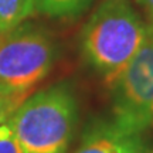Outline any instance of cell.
<instances>
[{
  "label": "cell",
  "instance_id": "1",
  "mask_svg": "<svg viewBox=\"0 0 153 153\" xmlns=\"http://www.w3.org/2000/svg\"><path fill=\"white\" fill-rule=\"evenodd\" d=\"M146 33L131 0H101L79 33L84 62L109 88L133 58Z\"/></svg>",
  "mask_w": 153,
  "mask_h": 153
},
{
  "label": "cell",
  "instance_id": "2",
  "mask_svg": "<svg viewBox=\"0 0 153 153\" xmlns=\"http://www.w3.org/2000/svg\"><path fill=\"white\" fill-rule=\"evenodd\" d=\"M78 119V98L70 82L30 94L9 118L23 153H67Z\"/></svg>",
  "mask_w": 153,
  "mask_h": 153
},
{
  "label": "cell",
  "instance_id": "3",
  "mask_svg": "<svg viewBox=\"0 0 153 153\" xmlns=\"http://www.w3.org/2000/svg\"><path fill=\"white\" fill-rule=\"evenodd\" d=\"M57 55L53 34L33 22L0 34V94H33L50 75Z\"/></svg>",
  "mask_w": 153,
  "mask_h": 153
},
{
  "label": "cell",
  "instance_id": "4",
  "mask_svg": "<svg viewBox=\"0 0 153 153\" xmlns=\"http://www.w3.org/2000/svg\"><path fill=\"white\" fill-rule=\"evenodd\" d=\"M109 89L112 118L146 133L153 126V22L146 23L140 47Z\"/></svg>",
  "mask_w": 153,
  "mask_h": 153
},
{
  "label": "cell",
  "instance_id": "5",
  "mask_svg": "<svg viewBox=\"0 0 153 153\" xmlns=\"http://www.w3.org/2000/svg\"><path fill=\"white\" fill-rule=\"evenodd\" d=\"M145 132L123 126L114 118H97L88 123L72 153H145Z\"/></svg>",
  "mask_w": 153,
  "mask_h": 153
},
{
  "label": "cell",
  "instance_id": "6",
  "mask_svg": "<svg viewBox=\"0 0 153 153\" xmlns=\"http://www.w3.org/2000/svg\"><path fill=\"white\" fill-rule=\"evenodd\" d=\"M34 10L55 20H76L89 10L94 0H33Z\"/></svg>",
  "mask_w": 153,
  "mask_h": 153
},
{
  "label": "cell",
  "instance_id": "7",
  "mask_svg": "<svg viewBox=\"0 0 153 153\" xmlns=\"http://www.w3.org/2000/svg\"><path fill=\"white\" fill-rule=\"evenodd\" d=\"M36 14L33 0H0V34L27 22Z\"/></svg>",
  "mask_w": 153,
  "mask_h": 153
},
{
  "label": "cell",
  "instance_id": "8",
  "mask_svg": "<svg viewBox=\"0 0 153 153\" xmlns=\"http://www.w3.org/2000/svg\"><path fill=\"white\" fill-rule=\"evenodd\" d=\"M0 153H23L9 119L0 122Z\"/></svg>",
  "mask_w": 153,
  "mask_h": 153
},
{
  "label": "cell",
  "instance_id": "9",
  "mask_svg": "<svg viewBox=\"0 0 153 153\" xmlns=\"http://www.w3.org/2000/svg\"><path fill=\"white\" fill-rule=\"evenodd\" d=\"M28 95H10V94H0V122L9 119L13 112L20 106Z\"/></svg>",
  "mask_w": 153,
  "mask_h": 153
},
{
  "label": "cell",
  "instance_id": "10",
  "mask_svg": "<svg viewBox=\"0 0 153 153\" xmlns=\"http://www.w3.org/2000/svg\"><path fill=\"white\" fill-rule=\"evenodd\" d=\"M133 1L143 10L149 22H153V0H133Z\"/></svg>",
  "mask_w": 153,
  "mask_h": 153
},
{
  "label": "cell",
  "instance_id": "11",
  "mask_svg": "<svg viewBox=\"0 0 153 153\" xmlns=\"http://www.w3.org/2000/svg\"><path fill=\"white\" fill-rule=\"evenodd\" d=\"M145 153H153V149H148V150H146Z\"/></svg>",
  "mask_w": 153,
  "mask_h": 153
}]
</instances>
